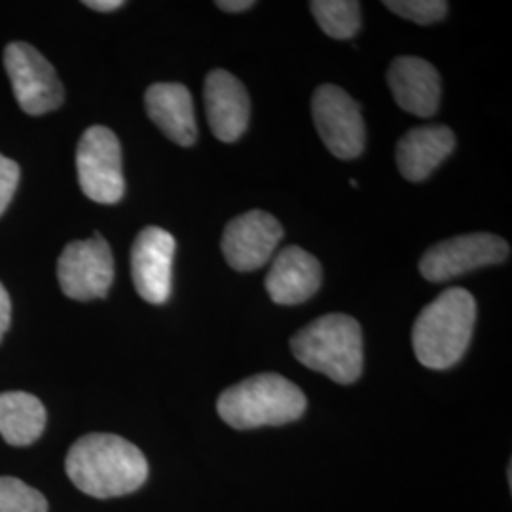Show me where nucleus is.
<instances>
[{
    "label": "nucleus",
    "instance_id": "obj_22",
    "mask_svg": "<svg viewBox=\"0 0 512 512\" xmlns=\"http://www.w3.org/2000/svg\"><path fill=\"white\" fill-rule=\"evenodd\" d=\"M10 321H12V302H10V294L4 289V285L0 283V342L6 334V330L10 329Z\"/></svg>",
    "mask_w": 512,
    "mask_h": 512
},
{
    "label": "nucleus",
    "instance_id": "obj_11",
    "mask_svg": "<svg viewBox=\"0 0 512 512\" xmlns=\"http://www.w3.org/2000/svg\"><path fill=\"white\" fill-rule=\"evenodd\" d=\"M175 238L158 226L139 232L131 249V277L135 291L150 304H164L171 294Z\"/></svg>",
    "mask_w": 512,
    "mask_h": 512
},
{
    "label": "nucleus",
    "instance_id": "obj_10",
    "mask_svg": "<svg viewBox=\"0 0 512 512\" xmlns=\"http://www.w3.org/2000/svg\"><path fill=\"white\" fill-rule=\"evenodd\" d=\"M283 238V228L274 215L266 211H249L230 220L222 236V253L226 262L238 272L262 268Z\"/></svg>",
    "mask_w": 512,
    "mask_h": 512
},
{
    "label": "nucleus",
    "instance_id": "obj_15",
    "mask_svg": "<svg viewBox=\"0 0 512 512\" xmlns=\"http://www.w3.org/2000/svg\"><path fill=\"white\" fill-rule=\"evenodd\" d=\"M150 120L164 131L165 137L179 147H192L198 139V124L192 95L183 84H152L145 95Z\"/></svg>",
    "mask_w": 512,
    "mask_h": 512
},
{
    "label": "nucleus",
    "instance_id": "obj_5",
    "mask_svg": "<svg viewBox=\"0 0 512 512\" xmlns=\"http://www.w3.org/2000/svg\"><path fill=\"white\" fill-rule=\"evenodd\" d=\"M76 173L82 192L95 203L112 205L124 198L122 147L105 126L84 131L76 148Z\"/></svg>",
    "mask_w": 512,
    "mask_h": 512
},
{
    "label": "nucleus",
    "instance_id": "obj_17",
    "mask_svg": "<svg viewBox=\"0 0 512 512\" xmlns=\"http://www.w3.org/2000/svg\"><path fill=\"white\" fill-rule=\"evenodd\" d=\"M46 427V408L25 391L0 393V435L10 446H31Z\"/></svg>",
    "mask_w": 512,
    "mask_h": 512
},
{
    "label": "nucleus",
    "instance_id": "obj_18",
    "mask_svg": "<svg viewBox=\"0 0 512 512\" xmlns=\"http://www.w3.org/2000/svg\"><path fill=\"white\" fill-rule=\"evenodd\" d=\"M311 14L330 38L355 37L361 27V4L357 0H313Z\"/></svg>",
    "mask_w": 512,
    "mask_h": 512
},
{
    "label": "nucleus",
    "instance_id": "obj_2",
    "mask_svg": "<svg viewBox=\"0 0 512 512\" xmlns=\"http://www.w3.org/2000/svg\"><path fill=\"white\" fill-rule=\"evenodd\" d=\"M476 321L475 296L452 287L421 310L412 329V348L421 365L444 370L456 365L471 344Z\"/></svg>",
    "mask_w": 512,
    "mask_h": 512
},
{
    "label": "nucleus",
    "instance_id": "obj_16",
    "mask_svg": "<svg viewBox=\"0 0 512 512\" xmlns=\"http://www.w3.org/2000/svg\"><path fill=\"white\" fill-rule=\"evenodd\" d=\"M456 147V135L446 126L412 128L397 145V167L406 181H425Z\"/></svg>",
    "mask_w": 512,
    "mask_h": 512
},
{
    "label": "nucleus",
    "instance_id": "obj_24",
    "mask_svg": "<svg viewBox=\"0 0 512 512\" xmlns=\"http://www.w3.org/2000/svg\"><path fill=\"white\" fill-rule=\"evenodd\" d=\"M88 8H92L95 12H114L118 8L124 6L122 0H88L84 2Z\"/></svg>",
    "mask_w": 512,
    "mask_h": 512
},
{
    "label": "nucleus",
    "instance_id": "obj_1",
    "mask_svg": "<svg viewBox=\"0 0 512 512\" xmlns=\"http://www.w3.org/2000/svg\"><path fill=\"white\" fill-rule=\"evenodd\" d=\"M65 471L80 492L110 499L139 490L147 480L148 463L129 440L110 433H92L71 446Z\"/></svg>",
    "mask_w": 512,
    "mask_h": 512
},
{
    "label": "nucleus",
    "instance_id": "obj_8",
    "mask_svg": "<svg viewBox=\"0 0 512 512\" xmlns=\"http://www.w3.org/2000/svg\"><path fill=\"white\" fill-rule=\"evenodd\" d=\"M509 255V243L495 234H463L427 249L421 256L420 272L427 281L442 283L478 268L499 264Z\"/></svg>",
    "mask_w": 512,
    "mask_h": 512
},
{
    "label": "nucleus",
    "instance_id": "obj_3",
    "mask_svg": "<svg viewBox=\"0 0 512 512\" xmlns=\"http://www.w3.org/2000/svg\"><path fill=\"white\" fill-rule=\"evenodd\" d=\"M294 357L336 384L349 385L363 372V330L344 313H329L298 330L291 340Z\"/></svg>",
    "mask_w": 512,
    "mask_h": 512
},
{
    "label": "nucleus",
    "instance_id": "obj_23",
    "mask_svg": "<svg viewBox=\"0 0 512 512\" xmlns=\"http://www.w3.org/2000/svg\"><path fill=\"white\" fill-rule=\"evenodd\" d=\"M255 2L253 0H219L217 8L230 12V14H239V12H247L249 8H253Z\"/></svg>",
    "mask_w": 512,
    "mask_h": 512
},
{
    "label": "nucleus",
    "instance_id": "obj_4",
    "mask_svg": "<svg viewBox=\"0 0 512 512\" xmlns=\"http://www.w3.org/2000/svg\"><path fill=\"white\" fill-rule=\"evenodd\" d=\"M308 401L298 385L279 374H256L228 387L219 397L220 418L234 429L285 425L306 412Z\"/></svg>",
    "mask_w": 512,
    "mask_h": 512
},
{
    "label": "nucleus",
    "instance_id": "obj_19",
    "mask_svg": "<svg viewBox=\"0 0 512 512\" xmlns=\"http://www.w3.org/2000/svg\"><path fill=\"white\" fill-rule=\"evenodd\" d=\"M0 512H48V501L19 478L0 476Z\"/></svg>",
    "mask_w": 512,
    "mask_h": 512
},
{
    "label": "nucleus",
    "instance_id": "obj_13",
    "mask_svg": "<svg viewBox=\"0 0 512 512\" xmlns=\"http://www.w3.org/2000/svg\"><path fill=\"white\" fill-rule=\"evenodd\" d=\"M389 88L401 109L421 118L433 116L440 105V76L437 69L414 55L397 57L387 73Z\"/></svg>",
    "mask_w": 512,
    "mask_h": 512
},
{
    "label": "nucleus",
    "instance_id": "obj_6",
    "mask_svg": "<svg viewBox=\"0 0 512 512\" xmlns=\"http://www.w3.org/2000/svg\"><path fill=\"white\" fill-rule=\"evenodd\" d=\"M4 67L23 112L40 116L65 101L61 80L52 63L27 42H12L4 50Z\"/></svg>",
    "mask_w": 512,
    "mask_h": 512
},
{
    "label": "nucleus",
    "instance_id": "obj_14",
    "mask_svg": "<svg viewBox=\"0 0 512 512\" xmlns=\"http://www.w3.org/2000/svg\"><path fill=\"white\" fill-rule=\"evenodd\" d=\"M323 270L315 256L300 247H285L275 256L270 274L266 275V291L275 304L296 306L310 300L319 291Z\"/></svg>",
    "mask_w": 512,
    "mask_h": 512
},
{
    "label": "nucleus",
    "instance_id": "obj_12",
    "mask_svg": "<svg viewBox=\"0 0 512 512\" xmlns=\"http://www.w3.org/2000/svg\"><path fill=\"white\" fill-rule=\"evenodd\" d=\"M205 110L213 135L222 143H236L249 126L251 101L241 80L215 69L205 78Z\"/></svg>",
    "mask_w": 512,
    "mask_h": 512
},
{
    "label": "nucleus",
    "instance_id": "obj_9",
    "mask_svg": "<svg viewBox=\"0 0 512 512\" xmlns=\"http://www.w3.org/2000/svg\"><path fill=\"white\" fill-rule=\"evenodd\" d=\"M57 279L61 291L73 300L105 298L114 281L109 243L99 234L69 243L57 260Z\"/></svg>",
    "mask_w": 512,
    "mask_h": 512
},
{
    "label": "nucleus",
    "instance_id": "obj_21",
    "mask_svg": "<svg viewBox=\"0 0 512 512\" xmlns=\"http://www.w3.org/2000/svg\"><path fill=\"white\" fill-rule=\"evenodd\" d=\"M19 184V165L0 154V217L8 209Z\"/></svg>",
    "mask_w": 512,
    "mask_h": 512
},
{
    "label": "nucleus",
    "instance_id": "obj_20",
    "mask_svg": "<svg viewBox=\"0 0 512 512\" xmlns=\"http://www.w3.org/2000/svg\"><path fill=\"white\" fill-rule=\"evenodd\" d=\"M385 8L420 25L437 23L446 16L448 2L442 0H385Z\"/></svg>",
    "mask_w": 512,
    "mask_h": 512
},
{
    "label": "nucleus",
    "instance_id": "obj_7",
    "mask_svg": "<svg viewBox=\"0 0 512 512\" xmlns=\"http://www.w3.org/2000/svg\"><path fill=\"white\" fill-rule=\"evenodd\" d=\"M313 122L319 137L340 160L363 154L366 128L359 103L334 84L319 86L311 99Z\"/></svg>",
    "mask_w": 512,
    "mask_h": 512
}]
</instances>
